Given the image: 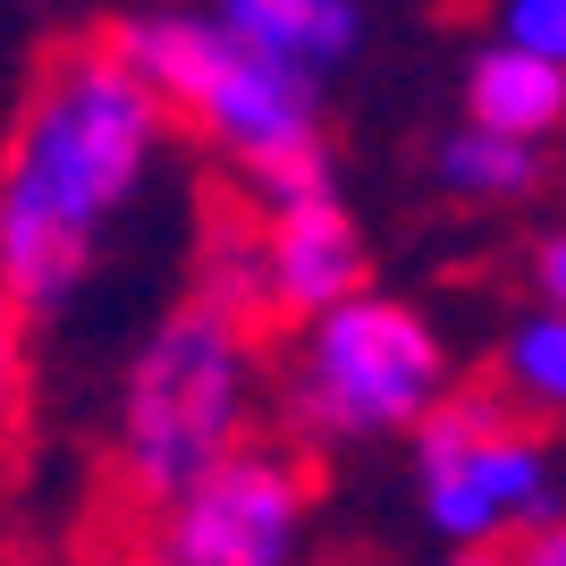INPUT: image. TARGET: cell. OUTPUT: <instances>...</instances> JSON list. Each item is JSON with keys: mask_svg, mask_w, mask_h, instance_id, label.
<instances>
[{"mask_svg": "<svg viewBox=\"0 0 566 566\" xmlns=\"http://www.w3.org/2000/svg\"><path fill=\"white\" fill-rule=\"evenodd\" d=\"M161 136V94L102 34L60 43L43 60L0 153V287L18 296L25 322L69 313V296L94 271L102 220L144 187Z\"/></svg>", "mask_w": 566, "mask_h": 566, "instance_id": "cell-1", "label": "cell"}, {"mask_svg": "<svg viewBox=\"0 0 566 566\" xmlns=\"http://www.w3.org/2000/svg\"><path fill=\"white\" fill-rule=\"evenodd\" d=\"M102 43L161 94L169 118H195L229 153L245 203L296 212L331 195V136H322L313 76H287L280 60H262L254 43H237L220 18H195V9L111 18Z\"/></svg>", "mask_w": 566, "mask_h": 566, "instance_id": "cell-2", "label": "cell"}, {"mask_svg": "<svg viewBox=\"0 0 566 566\" xmlns=\"http://www.w3.org/2000/svg\"><path fill=\"white\" fill-rule=\"evenodd\" d=\"M254 347L262 338L195 287L187 305H169L153 322V338L127 364V389H118V507H127V533L237 457V423H245V398H254Z\"/></svg>", "mask_w": 566, "mask_h": 566, "instance_id": "cell-3", "label": "cell"}, {"mask_svg": "<svg viewBox=\"0 0 566 566\" xmlns=\"http://www.w3.org/2000/svg\"><path fill=\"white\" fill-rule=\"evenodd\" d=\"M440 398H449V347L431 338V322L389 296H355L305 331L280 380V423L287 449H331L373 431H423Z\"/></svg>", "mask_w": 566, "mask_h": 566, "instance_id": "cell-4", "label": "cell"}, {"mask_svg": "<svg viewBox=\"0 0 566 566\" xmlns=\"http://www.w3.org/2000/svg\"><path fill=\"white\" fill-rule=\"evenodd\" d=\"M415 473H423L431 533H449L465 549H491L507 524L533 533V524L566 516L542 431L516 415V398L499 380L449 389V398L431 406V423L415 431Z\"/></svg>", "mask_w": 566, "mask_h": 566, "instance_id": "cell-5", "label": "cell"}, {"mask_svg": "<svg viewBox=\"0 0 566 566\" xmlns=\"http://www.w3.org/2000/svg\"><path fill=\"white\" fill-rule=\"evenodd\" d=\"M313 507V473L287 440H245L220 473L127 533L118 566H287Z\"/></svg>", "mask_w": 566, "mask_h": 566, "instance_id": "cell-6", "label": "cell"}, {"mask_svg": "<svg viewBox=\"0 0 566 566\" xmlns=\"http://www.w3.org/2000/svg\"><path fill=\"white\" fill-rule=\"evenodd\" d=\"M262 287H271L280 331H313L322 313L364 296V237L338 195L296 203V212H262Z\"/></svg>", "mask_w": 566, "mask_h": 566, "instance_id": "cell-7", "label": "cell"}, {"mask_svg": "<svg viewBox=\"0 0 566 566\" xmlns=\"http://www.w3.org/2000/svg\"><path fill=\"white\" fill-rule=\"evenodd\" d=\"M212 18L287 76H322L364 43V9L355 0H212Z\"/></svg>", "mask_w": 566, "mask_h": 566, "instance_id": "cell-8", "label": "cell"}, {"mask_svg": "<svg viewBox=\"0 0 566 566\" xmlns=\"http://www.w3.org/2000/svg\"><path fill=\"white\" fill-rule=\"evenodd\" d=\"M465 118L482 136H507V144H542L549 127H566V69L533 60V51H473L465 69Z\"/></svg>", "mask_w": 566, "mask_h": 566, "instance_id": "cell-9", "label": "cell"}, {"mask_svg": "<svg viewBox=\"0 0 566 566\" xmlns=\"http://www.w3.org/2000/svg\"><path fill=\"white\" fill-rule=\"evenodd\" d=\"M440 187H449V195H482V203H516V195L542 187V153L465 127V136L440 144Z\"/></svg>", "mask_w": 566, "mask_h": 566, "instance_id": "cell-10", "label": "cell"}, {"mask_svg": "<svg viewBox=\"0 0 566 566\" xmlns=\"http://www.w3.org/2000/svg\"><path fill=\"white\" fill-rule=\"evenodd\" d=\"M499 389L507 398H533L549 415H566V313H524L507 347H499Z\"/></svg>", "mask_w": 566, "mask_h": 566, "instance_id": "cell-11", "label": "cell"}, {"mask_svg": "<svg viewBox=\"0 0 566 566\" xmlns=\"http://www.w3.org/2000/svg\"><path fill=\"white\" fill-rule=\"evenodd\" d=\"M499 43L566 69V0H499Z\"/></svg>", "mask_w": 566, "mask_h": 566, "instance_id": "cell-12", "label": "cell"}, {"mask_svg": "<svg viewBox=\"0 0 566 566\" xmlns=\"http://www.w3.org/2000/svg\"><path fill=\"white\" fill-rule=\"evenodd\" d=\"M18 398H25V313L0 287V440L18 431Z\"/></svg>", "mask_w": 566, "mask_h": 566, "instance_id": "cell-13", "label": "cell"}, {"mask_svg": "<svg viewBox=\"0 0 566 566\" xmlns=\"http://www.w3.org/2000/svg\"><path fill=\"white\" fill-rule=\"evenodd\" d=\"M533 287L549 296V313H566V229L533 245Z\"/></svg>", "mask_w": 566, "mask_h": 566, "instance_id": "cell-14", "label": "cell"}, {"mask_svg": "<svg viewBox=\"0 0 566 566\" xmlns=\"http://www.w3.org/2000/svg\"><path fill=\"white\" fill-rule=\"evenodd\" d=\"M507 566H566V516H549V524H533L516 549H507Z\"/></svg>", "mask_w": 566, "mask_h": 566, "instance_id": "cell-15", "label": "cell"}, {"mask_svg": "<svg viewBox=\"0 0 566 566\" xmlns=\"http://www.w3.org/2000/svg\"><path fill=\"white\" fill-rule=\"evenodd\" d=\"M457 566H507V549H465Z\"/></svg>", "mask_w": 566, "mask_h": 566, "instance_id": "cell-16", "label": "cell"}]
</instances>
